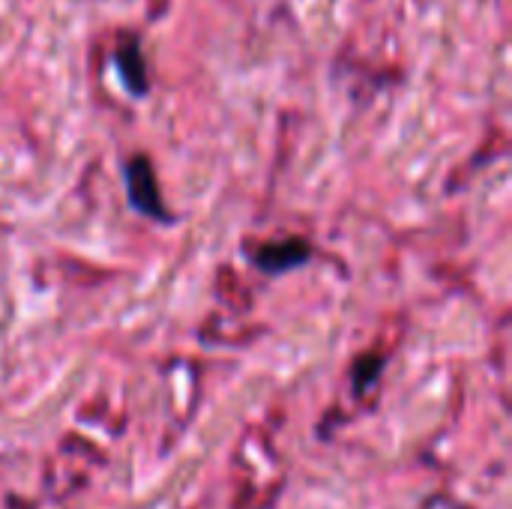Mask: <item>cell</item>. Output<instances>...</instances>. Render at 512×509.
<instances>
[{
  "mask_svg": "<svg viewBox=\"0 0 512 509\" xmlns=\"http://www.w3.org/2000/svg\"><path fill=\"white\" fill-rule=\"evenodd\" d=\"M123 174H126V198H129L132 210L153 219V222H171V213L162 201V189H159L153 162L138 153L126 162Z\"/></svg>",
  "mask_w": 512,
  "mask_h": 509,
  "instance_id": "obj_1",
  "label": "cell"
},
{
  "mask_svg": "<svg viewBox=\"0 0 512 509\" xmlns=\"http://www.w3.org/2000/svg\"><path fill=\"white\" fill-rule=\"evenodd\" d=\"M255 267L267 276H285L312 261V243L303 237H288L282 243H267L252 255Z\"/></svg>",
  "mask_w": 512,
  "mask_h": 509,
  "instance_id": "obj_2",
  "label": "cell"
},
{
  "mask_svg": "<svg viewBox=\"0 0 512 509\" xmlns=\"http://www.w3.org/2000/svg\"><path fill=\"white\" fill-rule=\"evenodd\" d=\"M114 69L120 75V84L129 96L141 99L150 90V75H147V63H144V51L138 36H120V45L114 51Z\"/></svg>",
  "mask_w": 512,
  "mask_h": 509,
  "instance_id": "obj_3",
  "label": "cell"
},
{
  "mask_svg": "<svg viewBox=\"0 0 512 509\" xmlns=\"http://www.w3.org/2000/svg\"><path fill=\"white\" fill-rule=\"evenodd\" d=\"M381 372H384V357L381 354H369V357H360L357 363H354V393L357 396H363L369 387H375V381L381 378Z\"/></svg>",
  "mask_w": 512,
  "mask_h": 509,
  "instance_id": "obj_4",
  "label": "cell"
}]
</instances>
